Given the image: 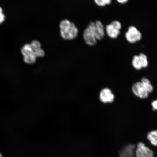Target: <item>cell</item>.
Returning a JSON list of instances; mask_svg holds the SVG:
<instances>
[{
	"instance_id": "8",
	"label": "cell",
	"mask_w": 157,
	"mask_h": 157,
	"mask_svg": "<svg viewBox=\"0 0 157 157\" xmlns=\"http://www.w3.org/2000/svg\"><path fill=\"white\" fill-rule=\"evenodd\" d=\"M106 31L108 36L113 39L117 38L120 33V31L111 23L106 27Z\"/></svg>"
},
{
	"instance_id": "21",
	"label": "cell",
	"mask_w": 157,
	"mask_h": 157,
	"mask_svg": "<svg viewBox=\"0 0 157 157\" xmlns=\"http://www.w3.org/2000/svg\"><path fill=\"white\" fill-rule=\"evenodd\" d=\"M0 157H3V156L0 153Z\"/></svg>"
},
{
	"instance_id": "3",
	"label": "cell",
	"mask_w": 157,
	"mask_h": 157,
	"mask_svg": "<svg viewBox=\"0 0 157 157\" xmlns=\"http://www.w3.org/2000/svg\"><path fill=\"white\" fill-rule=\"evenodd\" d=\"M125 36L127 40L131 44L140 41L142 38V35L140 31L136 27L133 26L129 27Z\"/></svg>"
},
{
	"instance_id": "14",
	"label": "cell",
	"mask_w": 157,
	"mask_h": 157,
	"mask_svg": "<svg viewBox=\"0 0 157 157\" xmlns=\"http://www.w3.org/2000/svg\"><path fill=\"white\" fill-rule=\"evenodd\" d=\"M139 59H140L142 68H146L148 66V62L147 57L146 55L143 53H141L138 56Z\"/></svg>"
},
{
	"instance_id": "5",
	"label": "cell",
	"mask_w": 157,
	"mask_h": 157,
	"mask_svg": "<svg viewBox=\"0 0 157 157\" xmlns=\"http://www.w3.org/2000/svg\"><path fill=\"white\" fill-rule=\"evenodd\" d=\"M132 91L135 95L141 99H146L148 97V92L145 89L141 82H137L133 84Z\"/></svg>"
},
{
	"instance_id": "7",
	"label": "cell",
	"mask_w": 157,
	"mask_h": 157,
	"mask_svg": "<svg viewBox=\"0 0 157 157\" xmlns=\"http://www.w3.org/2000/svg\"><path fill=\"white\" fill-rule=\"evenodd\" d=\"M95 36L97 40H101L105 36V29L103 23L99 21H97L95 23Z\"/></svg>"
},
{
	"instance_id": "19",
	"label": "cell",
	"mask_w": 157,
	"mask_h": 157,
	"mask_svg": "<svg viewBox=\"0 0 157 157\" xmlns=\"http://www.w3.org/2000/svg\"><path fill=\"white\" fill-rule=\"evenodd\" d=\"M152 105L154 110H157V100L153 101Z\"/></svg>"
},
{
	"instance_id": "15",
	"label": "cell",
	"mask_w": 157,
	"mask_h": 157,
	"mask_svg": "<svg viewBox=\"0 0 157 157\" xmlns=\"http://www.w3.org/2000/svg\"><path fill=\"white\" fill-rule=\"evenodd\" d=\"M96 4L99 6L103 7L110 4L112 0H94Z\"/></svg>"
},
{
	"instance_id": "6",
	"label": "cell",
	"mask_w": 157,
	"mask_h": 157,
	"mask_svg": "<svg viewBox=\"0 0 157 157\" xmlns=\"http://www.w3.org/2000/svg\"><path fill=\"white\" fill-rule=\"evenodd\" d=\"M99 98L101 101L103 103H111L115 99V96L109 88H104L100 92Z\"/></svg>"
},
{
	"instance_id": "1",
	"label": "cell",
	"mask_w": 157,
	"mask_h": 157,
	"mask_svg": "<svg viewBox=\"0 0 157 157\" xmlns=\"http://www.w3.org/2000/svg\"><path fill=\"white\" fill-rule=\"evenodd\" d=\"M61 36L66 40H72L76 38L78 35V29L73 23L68 20H64L60 24Z\"/></svg>"
},
{
	"instance_id": "11",
	"label": "cell",
	"mask_w": 157,
	"mask_h": 157,
	"mask_svg": "<svg viewBox=\"0 0 157 157\" xmlns=\"http://www.w3.org/2000/svg\"><path fill=\"white\" fill-rule=\"evenodd\" d=\"M36 58L34 52L32 54L24 56V60L27 64H33L36 62Z\"/></svg>"
},
{
	"instance_id": "4",
	"label": "cell",
	"mask_w": 157,
	"mask_h": 157,
	"mask_svg": "<svg viewBox=\"0 0 157 157\" xmlns=\"http://www.w3.org/2000/svg\"><path fill=\"white\" fill-rule=\"evenodd\" d=\"M135 154L136 157H154L153 151L141 142L137 145Z\"/></svg>"
},
{
	"instance_id": "13",
	"label": "cell",
	"mask_w": 157,
	"mask_h": 157,
	"mask_svg": "<svg viewBox=\"0 0 157 157\" xmlns=\"http://www.w3.org/2000/svg\"><path fill=\"white\" fill-rule=\"evenodd\" d=\"M132 63L133 67L136 70H140L142 68V64L138 56H135L133 57Z\"/></svg>"
},
{
	"instance_id": "18",
	"label": "cell",
	"mask_w": 157,
	"mask_h": 157,
	"mask_svg": "<svg viewBox=\"0 0 157 157\" xmlns=\"http://www.w3.org/2000/svg\"><path fill=\"white\" fill-rule=\"evenodd\" d=\"M5 20V16L3 13V11L2 8L0 7V24L2 23Z\"/></svg>"
},
{
	"instance_id": "20",
	"label": "cell",
	"mask_w": 157,
	"mask_h": 157,
	"mask_svg": "<svg viewBox=\"0 0 157 157\" xmlns=\"http://www.w3.org/2000/svg\"><path fill=\"white\" fill-rule=\"evenodd\" d=\"M117 1L120 3L125 4L127 2L128 0H117Z\"/></svg>"
},
{
	"instance_id": "17",
	"label": "cell",
	"mask_w": 157,
	"mask_h": 157,
	"mask_svg": "<svg viewBox=\"0 0 157 157\" xmlns=\"http://www.w3.org/2000/svg\"><path fill=\"white\" fill-rule=\"evenodd\" d=\"M35 56L37 57L42 58L45 56V52L42 49H39L38 50L34 51Z\"/></svg>"
},
{
	"instance_id": "2",
	"label": "cell",
	"mask_w": 157,
	"mask_h": 157,
	"mask_svg": "<svg viewBox=\"0 0 157 157\" xmlns=\"http://www.w3.org/2000/svg\"><path fill=\"white\" fill-rule=\"evenodd\" d=\"M95 23L91 22L84 30V38L86 44L89 46H93L97 44V39L95 36Z\"/></svg>"
},
{
	"instance_id": "10",
	"label": "cell",
	"mask_w": 157,
	"mask_h": 157,
	"mask_svg": "<svg viewBox=\"0 0 157 157\" xmlns=\"http://www.w3.org/2000/svg\"><path fill=\"white\" fill-rule=\"evenodd\" d=\"M141 83L149 93H152L153 91V87L151 84L150 80L146 78H143L141 80Z\"/></svg>"
},
{
	"instance_id": "12",
	"label": "cell",
	"mask_w": 157,
	"mask_h": 157,
	"mask_svg": "<svg viewBox=\"0 0 157 157\" xmlns=\"http://www.w3.org/2000/svg\"><path fill=\"white\" fill-rule=\"evenodd\" d=\"M34 52L30 44H25L21 50V53L23 56L32 54Z\"/></svg>"
},
{
	"instance_id": "16",
	"label": "cell",
	"mask_w": 157,
	"mask_h": 157,
	"mask_svg": "<svg viewBox=\"0 0 157 157\" xmlns=\"http://www.w3.org/2000/svg\"><path fill=\"white\" fill-rule=\"evenodd\" d=\"M33 51H35L40 49L41 48L40 43L37 40L33 41L30 44Z\"/></svg>"
},
{
	"instance_id": "9",
	"label": "cell",
	"mask_w": 157,
	"mask_h": 157,
	"mask_svg": "<svg viewBox=\"0 0 157 157\" xmlns=\"http://www.w3.org/2000/svg\"><path fill=\"white\" fill-rule=\"evenodd\" d=\"M147 138L154 146H157V130L151 131L147 135Z\"/></svg>"
}]
</instances>
